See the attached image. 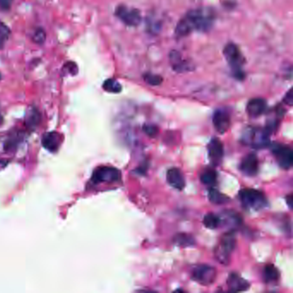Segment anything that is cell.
Listing matches in <instances>:
<instances>
[{
  "mask_svg": "<svg viewBox=\"0 0 293 293\" xmlns=\"http://www.w3.org/2000/svg\"><path fill=\"white\" fill-rule=\"evenodd\" d=\"M266 102L263 98H253L247 104L246 111L252 118L261 116L266 111Z\"/></svg>",
  "mask_w": 293,
  "mask_h": 293,
  "instance_id": "15",
  "label": "cell"
},
{
  "mask_svg": "<svg viewBox=\"0 0 293 293\" xmlns=\"http://www.w3.org/2000/svg\"><path fill=\"white\" fill-rule=\"evenodd\" d=\"M217 270L208 265H200L192 270V278L202 285H210L215 281Z\"/></svg>",
  "mask_w": 293,
  "mask_h": 293,
  "instance_id": "8",
  "label": "cell"
},
{
  "mask_svg": "<svg viewBox=\"0 0 293 293\" xmlns=\"http://www.w3.org/2000/svg\"><path fill=\"white\" fill-rule=\"evenodd\" d=\"M286 202H287V204L288 206H289V207H290V208H291V207H292V196H288L287 197H286Z\"/></svg>",
  "mask_w": 293,
  "mask_h": 293,
  "instance_id": "32",
  "label": "cell"
},
{
  "mask_svg": "<svg viewBox=\"0 0 293 293\" xmlns=\"http://www.w3.org/2000/svg\"><path fill=\"white\" fill-rule=\"evenodd\" d=\"M170 60L174 65V69L175 71H183L186 69H189L186 63L182 62L181 56L179 55L177 52H172L171 54H170Z\"/></svg>",
  "mask_w": 293,
  "mask_h": 293,
  "instance_id": "23",
  "label": "cell"
},
{
  "mask_svg": "<svg viewBox=\"0 0 293 293\" xmlns=\"http://www.w3.org/2000/svg\"><path fill=\"white\" fill-rule=\"evenodd\" d=\"M239 199L244 208L259 211L266 208L268 202L263 192L259 190L245 188L239 192Z\"/></svg>",
  "mask_w": 293,
  "mask_h": 293,
  "instance_id": "3",
  "label": "cell"
},
{
  "mask_svg": "<svg viewBox=\"0 0 293 293\" xmlns=\"http://www.w3.org/2000/svg\"><path fill=\"white\" fill-rule=\"evenodd\" d=\"M167 181L168 183L174 187L175 189L181 190L184 189L185 185H186V181H185V178H184L183 174L180 169L177 168H171L167 171Z\"/></svg>",
  "mask_w": 293,
  "mask_h": 293,
  "instance_id": "13",
  "label": "cell"
},
{
  "mask_svg": "<svg viewBox=\"0 0 293 293\" xmlns=\"http://www.w3.org/2000/svg\"><path fill=\"white\" fill-rule=\"evenodd\" d=\"M263 278L266 283L278 281L279 278V272L273 265H267L264 267Z\"/></svg>",
  "mask_w": 293,
  "mask_h": 293,
  "instance_id": "18",
  "label": "cell"
},
{
  "mask_svg": "<svg viewBox=\"0 0 293 293\" xmlns=\"http://www.w3.org/2000/svg\"><path fill=\"white\" fill-rule=\"evenodd\" d=\"M240 170L249 176L256 175L259 170V160L256 155L249 154L243 158L240 164Z\"/></svg>",
  "mask_w": 293,
  "mask_h": 293,
  "instance_id": "12",
  "label": "cell"
},
{
  "mask_svg": "<svg viewBox=\"0 0 293 293\" xmlns=\"http://www.w3.org/2000/svg\"><path fill=\"white\" fill-rule=\"evenodd\" d=\"M271 151L272 154L274 155L278 165L280 166L282 169H289L291 168L293 163V152L290 146L278 143H273L271 145Z\"/></svg>",
  "mask_w": 293,
  "mask_h": 293,
  "instance_id": "7",
  "label": "cell"
},
{
  "mask_svg": "<svg viewBox=\"0 0 293 293\" xmlns=\"http://www.w3.org/2000/svg\"><path fill=\"white\" fill-rule=\"evenodd\" d=\"M229 290L235 292L249 290V283L237 272H231L227 278Z\"/></svg>",
  "mask_w": 293,
  "mask_h": 293,
  "instance_id": "14",
  "label": "cell"
},
{
  "mask_svg": "<svg viewBox=\"0 0 293 293\" xmlns=\"http://www.w3.org/2000/svg\"><path fill=\"white\" fill-rule=\"evenodd\" d=\"M62 142V138L59 133L56 132H50L46 133L42 138V145L50 152H55L58 151L59 146Z\"/></svg>",
  "mask_w": 293,
  "mask_h": 293,
  "instance_id": "16",
  "label": "cell"
},
{
  "mask_svg": "<svg viewBox=\"0 0 293 293\" xmlns=\"http://www.w3.org/2000/svg\"><path fill=\"white\" fill-rule=\"evenodd\" d=\"M122 173L116 168L110 166H103L95 169L92 175L91 181L93 183H114L120 181Z\"/></svg>",
  "mask_w": 293,
  "mask_h": 293,
  "instance_id": "6",
  "label": "cell"
},
{
  "mask_svg": "<svg viewBox=\"0 0 293 293\" xmlns=\"http://www.w3.org/2000/svg\"><path fill=\"white\" fill-rule=\"evenodd\" d=\"M269 134L265 128H250L243 133V141L254 148H263L269 144Z\"/></svg>",
  "mask_w": 293,
  "mask_h": 293,
  "instance_id": "5",
  "label": "cell"
},
{
  "mask_svg": "<svg viewBox=\"0 0 293 293\" xmlns=\"http://www.w3.org/2000/svg\"><path fill=\"white\" fill-rule=\"evenodd\" d=\"M208 198L213 204L223 205L229 202V198L225 196L222 192H219V190L211 188L208 192Z\"/></svg>",
  "mask_w": 293,
  "mask_h": 293,
  "instance_id": "19",
  "label": "cell"
},
{
  "mask_svg": "<svg viewBox=\"0 0 293 293\" xmlns=\"http://www.w3.org/2000/svg\"><path fill=\"white\" fill-rule=\"evenodd\" d=\"M41 114L38 110H36V108H32L30 109L26 115V125L28 128L30 129H35V128L40 124L41 122Z\"/></svg>",
  "mask_w": 293,
  "mask_h": 293,
  "instance_id": "17",
  "label": "cell"
},
{
  "mask_svg": "<svg viewBox=\"0 0 293 293\" xmlns=\"http://www.w3.org/2000/svg\"><path fill=\"white\" fill-rule=\"evenodd\" d=\"M237 244L236 236L233 231L225 233L219 241L215 250L217 260L221 264L227 265L230 262L231 253L233 252Z\"/></svg>",
  "mask_w": 293,
  "mask_h": 293,
  "instance_id": "4",
  "label": "cell"
},
{
  "mask_svg": "<svg viewBox=\"0 0 293 293\" xmlns=\"http://www.w3.org/2000/svg\"><path fill=\"white\" fill-rule=\"evenodd\" d=\"M203 224L207 228L215 230L221 224V219L214 213H208L204 217Z\"/></svg>",
  "mask_w": 293,
  "mask_h": 293,
  "instance_id": "21",
  "label": "cell"
},
{
  "mask_svg": "<svg viewBox=\"0 0 293 293\" xmlns=\"http://www.w3.org/2000/svg\"><path fill=\"white\" fill-rule=\"evenodd\" d=\"M208 150L209 158L214 165H218L221 163L224 157V145L220 139L218 138L211 139L208 144Z\"/></svg>",
  "mask_w": 293,
  "mask_h": 293,
  "instance_id": "11",
  "label": "cell"
},
{
  "mask_svg": "<svg viewBox=\"0 0 293 293\" xmlns=\"http://www.w3.org/2000/svg\"><path fill=\"white\" fill-rule=\"evenodd\" d=\"M284 101L285 104L289 105V106H291L293 103V95H292V89H290L288 91L287 94L285 95V97L284 98Z\"/></svg>",
  "mask_w": 293,
  "mask_h": 293,
  "instance_id": "31",
  "label": "cell"
},
{
  "mask_svg": "<svg viewBox=\"0 0 293 293\" xmlns=\"http://www.w3.org/2000/svg\"><path fill=\"white\" fill-rule=\"evenodd\" d=\"M4 122V119H3V116H1V115H0V126H1V125H2V123H3Z\"/></svg>",
  "mask_w": 293,
  "mask_h": 293,
  "instance_id": "33",
  "label": "cell"
},
{
  "mask_svg": "<svg viewBox=\"0 0 293 293\" xmlns=\"http://www.w3.org/2000/svg\"><path fill=\"white\" fill-rule=\"evenodd\" d=\"M46 33H45L44 30L42 29H37L34 33L33 35L32 38L33 41L36 44L42 45L44 43L45 41H46Z\"/></svg>",
  "mask_w": 293,
  "mask_h": 293,
  "instance_id": "27",
  "label": "cell"
},
{
  "mask_svg": "<svg viewBox=\"0 0 293 293\" xmlns=\"http://www.w3.org/2000/svg\"><path fill=\"white\" fill-rule=\"evenodd\" d=\"M143 130L151 138H154V137L157 136V134H158V132H159V129H158L157 126L151 124H145L144 126V128H143Z\"/></svg>",
  "mask_w": 293,
  "mask_h": 293,
  "instance_id": "28",
  "label": "cell"
},
{
  "mask_svg": "<svg viewBox=\"0 0 293 293\" xmlns=\"http://www.w3.org/2000/svg\"><path fill=\"white\" fill-rule=\"evenodd\" d=\"M213 123L217 132L225 133L230 129L231 120L230 113L225 109H220L215 111L213 117Z\"/></svg>",
  "mask_w": 293,
  "mask_h": 293,
  "instance_id": "10",
  "label": "cell"
},
{
  "mask_svg": "<svg viewBox=\"0 0 293 293\" xmlns=\"http://www.w3.org/2000/svg\"><path fill=\"white\" fill-rule=\"evenodd\" d=\"M224 55L232 70L233 76L237 79L243 80L245 77V74L243 71V65L245 62V59L237 45L232 42L226 45L224 49Z\"/></svg>",
  "mask_w": 293,
  "mask_h": 293,
  "instance_id": "2",
  "label": "cell"
},
{
  "mask_svg": "<svg viewBox=\"0 0 293 293\" xmlns=\"http://www.w3.org/2000/svg\"><path fill=\"white\" fill-rule=\"evenodd\" d=\"M10 29L3 22L0 21V49L4 48L7 41L9 40Z\"/></svg>",
  "mask_w": 293,
  "mask_h": 293,
  "instance_id": "25",
  "label": "cell"
},
{
  "mask_svg": "<svg viewBox=\"0 0 293 293\" xmlns=\"http://www.w3.org/2000/svg\"><path fill=\"white\" fill-rule=\"evenodd\" d=\"M215 20V15L210 9H196L190 11L177 26L175 27V36L185 37L193 30L206 32L210 30Z\"/></svg>",
  "mask_w": 293,
  "mask_h": 293,
  "instance_id": "1",
  "label": "cell"
},
{
  "mask_svg": "<svg viewBox=\"0 0 293 293\" xmlns=\"http://www.w3.org/2000/svg\"><path fill=\"white\" fill-rule=\"evenodd\" d=\"M217 177H218V174L215 170L207 169L201 175V181L205 185L211 186L216 182Z\"/></svg>",
  "mask_w": 293,
  "mask_h": 293,
  "instance_id": "22",
  "label": "cell"
},
{
  "mask_svg": "<svg viewBox=\"0 0 293 293\" xmlns=\"http://www.w3.org/2000/svg\"><path fill=\"white\" fill-rule=\"evenodd\" d=\"M13 0H0V9L7 11L11 8Z\"/></svg>",
  "mask_w": 293,
  "mask_h": 293,
  "instance_id": "30",
  "label": "cell"
},
{
  "mask_svg": "<svg viewBox=\"0 0 293 293\" xmlns=\"http://www.w3.org/2000/svg\"><path fill=\"white\" fill-rule=\"evenodd\" d=\"M161 28V24L159 22L156 21V20H150L147 23V29H148L149 32L152 33V34H157V31L160 30Z\"/></svg>",
  "mask_w": 293,
  "mask_h": 293,
  "instance_id": "29",
  "label": "cell"
},
{
  "mask_svg": "<svg viewBox=\"0 0 293 293\" xmlns=\"http://www.w3.org/2000/svg\"><path fill=\"white\" fill-rule=\"evenodd\" d=\"M174 242H175L176 245L183 247V248L190 247V246H192L196 243V241H194L192 236L185 234V233H180V234L176 235L174 237Z\"/></svg>",
  "mask_w": 293,
  "mask_h": 293,
  "instance_id": "20",
  "label": "cell"
},
{
  "mask_svg": "<svg viewBox=\"0 0 293 293\" xmlns=\"http://www.w3.org/2000/svg\"><path fill=\"white\" fill-rule=\"evenodd\" d=\"M104 89L106 90L107 92H110V93H120L122 91V86L121 83H119L118 81L116 79H114V78H110V79H107L104 83Z\"/></svg>",
  "mask_w": 293,
  "mask_h": 293,
  "instance_id": "24",
  "label": "cell"
},
{
  "mask_svg": "<svg viewBox=\"0 0 293 293\" xmlns=\"http://www.w3.org/2000/svg\"><path fill=\"white\" fill-rule=\"evenodd\" d=\"M116 16L123 24L128 26L136 27L141 22V15L139 10L129 9L125 6L117 7Z\"/></svg>",
  "mask_w": 293,
  "mask_h": 293,
  "instance_id": "9",
  "label": "cell"
},
{
  "mask_svg": "<svg viewBox=\"0 0 293 293\" xmlns=\"http://www.w3.org/2000/svg\"><path fill=\"white\" fill-rule=\"evenodd\" d=\"M144 80L145 81V83H148L150 85H159L161 83L163 82V78L160 77V76H157V75L151 74V73H147L144 76Z\"/></svg>",
  "mask_w": 293,
  "mask_h": 293,
  "instance_id": "26",
  "label": "cell"
}]
</instances>
